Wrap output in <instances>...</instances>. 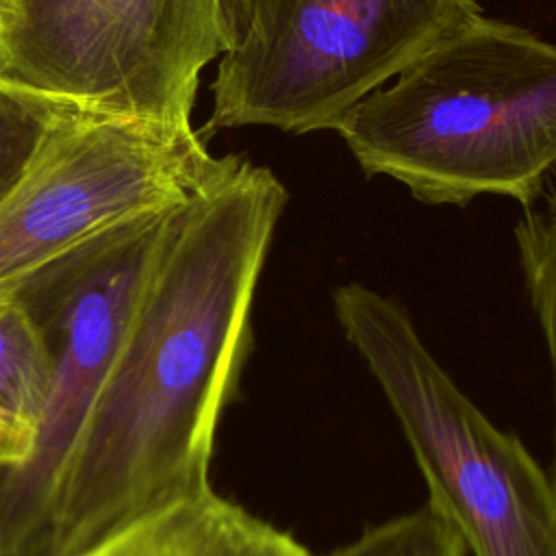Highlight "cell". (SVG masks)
Masks as SVG:
<instances>
[{"instance_id":"obj_9","label":"cell","mask_w":556,"mask_h":556,"mask_svg":"<svg viewBox=\"0 0 556 556\" xmlns=\"http://www.w3.org/2000/svg\"><path fill=\"white\" fill-rule=\"evenodd\" d=\"M52 343L22 300L0 302V408L33 430L50 395Z\"/></svg>"},{"instance_id":"obj_7","label":"cell","mask_w":556,"mask_h":556,"mask_svg":"<svg viewBox=\"0 0 556 556\" xmlns=\"http://www.w3.org/2000/svg\"><path fill=\"white\" fill-rule=\"evenodd\" d=\"M219 54L217 0H9L0 15V78L89 115L191 126Z\"/></svg>"},{"instance_id":"obj_5","label":"cell","mask_w":556,"mask_h":556,"mask_svg":"<svg viewBox=\"0 0 556 556\" xmlns=\"http://www.w3.org/2000/svg\"><path fill=\"white\" fill-rule=\"evenodd\" d=\"M193 126L76 113L0 198V302L106 230L187 200L230 167Z\"/></svg>"},{"instance_id":"obj_3","label":"cell","mask_w":556,"mask_h":556,"mask_svg":"<svg viewBox=\"0 0 556 556\" xmlns=\"http://www.w3.org/2000/svg\"><path fill=\"white\" fill-rule=\"evenodd\" d=\"M348 343L380 387L428 484V506L471 556H556V482L452 380L397 298L332 291Z\"/></svg>"},{"instance_id":"obj_2","label":"cell","mask_w":556,"mask_h":556,"mask_svg":"<svg viewBox=\"0 0 556 556\" xmlns=\"http://www.w3.org/2000/svg\"><path fill=\"white\" fill-rule=\"evenodd\" d=\"M365 176L426 204L504 195L530 208L556 172V43L480 13L334 128Z\"/></svg>"},{"instance_id":"obj_8","label":"cell","mask_w":556,"mask_h":556,"mask_svg":"<svg viewBox=\"0 0 556 556\" xmlns=\"http://www.w3.org/2000/svg\"><path fill=\"white\" fill-rule=\"evenodd\" d=\"M59 556H311L282 530L213 486L146 508Z\"/></svg>"},{"instance_id":"obj_10","label":"cell","mask_w":556,"mask_h":556,"mask_svg":"<svg viewBox=\"0 0 556 556\" xmlns=\"http://www.w3.org/2000/svg\"><path fill=\"white\" fill-rule=\"evenodd\" d=\"M80 111L76 104L0 78V198L24 174L50 132Z\"/></svg>"},{"instance_id":"obj_13","label":"cell","mask_w":556,"mask_h":556,"mask_svg":"<svg viewBox=\"0 0 556 556\" xmlns=\"http://www.w3.org/2000/svg\"><path fill=\"white\" fill-rule=\"evenodd\" d=\"M30 447L33 430H28L0 408V469L22 465L30 454Z\"/></svg>"},{"instance_id":"obj_6","label":"cell","mask_w":556,"mask_h":556,"mask_svg":"<svg viewBox=\"0 0 556 556\" xmlns=\"http://www.w3.org/2000/svg\"><path fill=\"white\" fill-rule=\"evenodd\" d=\"M174 206L106 230L13 298L46 328L54 371L30 454L22 465L0 469V556H43L48 549L72 454Z\"/></svg>"},{"instance_id":"obj_12","label":"cell","mask_w":556,"mask_h":556,"mask_svg":"<svg viewBox=\"0 0 556 556\" xmlns=\"http://www.w3.org/2000/svg\"><path fill=\"white\" fill-rule=\"evenodd\" d=\"M326 556H467L458 532L428 504L369 526Z\"/></svg>"},{"instance_id":"obj_1","label":"cell","mask_w":556,"mask_h":556,"mask_svg":"<svg viewBox=\"0 0 556 556\" xmlns=\"http://www.w3.org/2000/svg\"><path fill=\"white\" fill-rule=\"evenodd\" d=\"M289 191L230 167L176 204L72 454L43 556L211 486L224 408L252 350V306Z\"/></svg>"},{"instance_id":"obj_4","label":"cell","mask_w":556,"mask_h":556,"mask_svg":"<svg viewBox=\"0 0 556 556\" xmlns=\"http://www.w3.org/2000/svg\"><path fill=\"white\" fill-rule=\"evenodd\" d=\"M480 13L478 0H217L222 54L213 111L198 135L332 130L358 100Z\"/></svg>"},{"instance_id":"obj_11","label":"cell","mask_w":556,"mask_h":556,"mask_svg":"<svg viewBox=\"0 0 556 556\" xmlns=\"http://www.w3.org/2000/svg\"><path fill=\"white\" fill-rule=\"evenodd\" d=\"M515 241L526 291L547 348L554 395V456L552 478L556 482V200L543 208H526L515 226Z\"/></svg>"},{"instance_id":"obj_14","label":"cell","mask_w":556,"mask_h":556,"mask_svg":"<svg viewBox=\"0 0 556 556\" xmlns=\"http://www.w3.org/2000/svg\"><path fill=\"white\" fill-rule=\"evenodd\" d=\"M7 4H9V0H0V15L4 13V9H7Z\"/></svg>"}]
</instances>
